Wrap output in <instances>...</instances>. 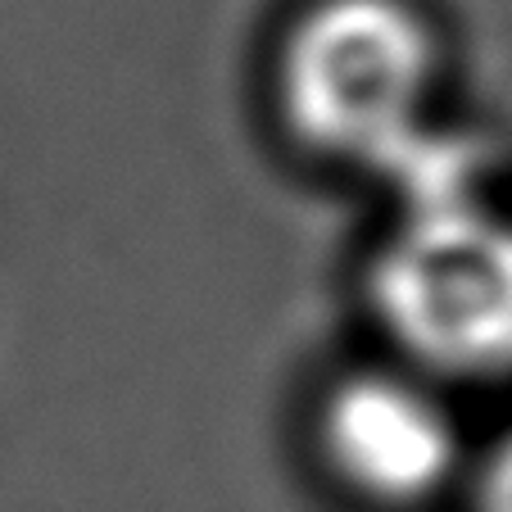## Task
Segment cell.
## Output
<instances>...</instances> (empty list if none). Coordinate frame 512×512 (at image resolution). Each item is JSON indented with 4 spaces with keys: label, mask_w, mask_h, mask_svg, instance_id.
Listing matches in <instances>:
<instances>
[{
    "label": "cell",
    "mask_w": 512,
    "mask_h": 512,
    "mask_svg": "<svg viewBox=\"0 0 512 512\" xmlns=\"http://www.w3.org/2000/svg\"><path fill=\"white\" fill-rule=\"evenodd\" d=\"M426 28L399 0H322L290 32L281 100L304 141L386 168L422 132Z\"/></svg>",
    "instance_id": "cell-1"
},
{
    "label": "cell",
    "mask_w": 512,
    "mask_h": 512,
    "mask_svg": "<svg viewBox=\"0 0 512 512\" xmlns=\"http://www.w3.org/2000/svg\"><path fill=\"white\" fill-rule=\"evenodd\" d=\"M372 286L386 327L431 368H512V223L481 204L408 213Z\"/></svg>",
    "instance_id": "cell-2"
},
{
    "label": "cell",
    "mask_w": 512,
    "mask_h": 512,
    "mask_svg": "<svg viewBox=\"0 0 512 512\" xmlns=\"http://www.w3.org/2000/svg\"><path fill=\"white\" fill-rule=\"evenodd\" d=\"M322 440L336 472L381 503H417L454 467V426L426 390L399 377H354L327 399Z\"/></svg>",
    "instance_id": "cell-3"
},
{
    "label": "cell",
    "mask_w": 512,
    "mask_h": 512,
    "mask_svg": "<svg viewBox=\"0 0 512 512\" xmlns=\"http://www.w3.org/2000/svg\"><path fill=\"white\" fill-rule=\"evenodd\" d=\"M481 512H512V435L490 458L481 481Z\"/></svg>",
    "instance_id": "cell-4"
}]
</instances>
